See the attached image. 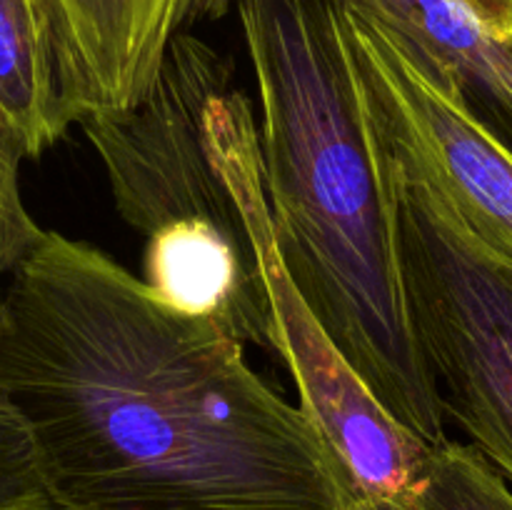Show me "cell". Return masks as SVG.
Returning a JSON list of instances; mask_svg holds the SVG:
<instances>
[{
	"label": "cell",
	"instance_id": "6da1fadb",
	"mask_svg": "<svg viewBox=\"0 0 512 510\" xmlns=\"http://www.w3.org/2000/svg\"><path fill=\"white\" fill-rule=\"evenodd\" d=\"M0 315V393L60 510L350 505L338 455L245 345L95 245L43 230Z\"/></svg>",
	"mask_w": 512,
	"mask_h": 510
},
{
	"label": "cell",
	"instance_id": "7a4b0ae2",
	"mask_svg": "<svg viewBox=\"0 0 512 510\" xmlns=\"http://www.w3.org/2000/svg\"><path fill=\"white\" fill-rule=\"evenodd\" d=\"M230 8L258 85L280 258L383 408L440 445L448 440L443 398L413 328L388 153L343 8L330 0H198L195 18Z\"/></svg>",
	"mask_w": 512,
	"mask_h": 510
},
{
	"label": "cell",
	"instance_id": "3957f363",
	"mask_svg": "<svg viewBox=\"0 0 512 510\" xmlns=\"http://www.w3.org/2000/svg\"><path fill=\"white\" fill-rule=\"evenodd\" d=\"M230 80V58L180 30L138 105L78 125L103 163L115 210L143 235V283L173 308L273 353L258 245L205 133V108Z\"/></svg>",
	"mask_w": 512,
	"mask_h": 510
},
{
	"label": "cell",
	"instance_id": "277c9868",
	"mask_svg": "<svg viewBox=\"0 0 512 510\" xmlns=\"http://www.w3.org/2000/svg\"><path fill=\"white\" fill-rule=\"evenodd\" d=\"M205 133L258 245L273 310V355L293 378L303 413L338 455L350 485V505L410 508L428 480L435 445L383 408L290 278L275 245L263 180L260 123L255 120L253 100L235 80L220 85L210 98Z\"/></svg>",
	"mask_w": 512,
	"mask_h": 510
},
{
	"label": "cell",
	"instance_id": "5b68a950",
	"mask_svg": "<svg viewBox=\"0 0 512 510\" xmlns=\"http://www.w3.org/2000/svg\"><path fill=\"white\" fill-rule=\"evenodd\" d=\"M388 163L410 315L445 415L512 480V268L423 178Z\"/></svg>",
	"mask_w": 512,
	"mask_h": 510
},
{
	"label": "cell",
	"instance_id": "8992f818",
	"mask_svg": "<svg viewBox=\"0 0 512 510\" xmlns=\"http://www.w3.org/2000/svg\"><path fill=\"white\" fill-rule=\"evenodd\" d=\"M350 48L385 150L423 178L488 253L512 268V145L433 60L345 10Z\"/></svg>",
	"mask_w": 512,
	"mask_h": 510
},
{
	"label": "cell",
	"instance_id": "52a82bcc",
	"mask_svg": "<svg viewBox=\"0 0 512 510\" xmlns=\"http://www.w3.org/2000/svg\"><path fill=\"white\" fill-rule=\"evenodd\" d=\"M70 120L123 113L158 80L183 28L168 0H40Z\"/></svg>",
	"mask_w": 512,
	"mask_h": 510
},
{
	"label": "cell",
	"instance_id": "ba28073f",
	"mask_svg": "<svg viewBox=\"0 0 512 510\" xmlns=\"http://www.w3.org/2000/svg\"><path fill=\"white\" fill-rule=\"evenodd\" d=\"M378 23L460 85L475 113L512 145V45L483 30L460 0H330Z\"/></svg>",
	"mask_w": 512,
	"mask_h": 510
},
{
	"label": "cell",
	"instance_id": "9c48e42d",
	"mask_svg": "<svg viewBox=\"0 0 512 510\" xmlns=\"http://www.w3.org/2000/svg\"><path fill=\"white\" fill-rule=\"evenodd\" d=\"M0 125L23 160H38L73 125L40 0H0Z\"/></svg>",
	"mask_w": 512,
	"mask_h": 510
},
{
	"label": "cell",
	"instance_id": "30bf717a",
	"mask_svg": "<svg viewBox=\"0 0 512 510\" xmlns=\"http://www.w3.org/2000/svg\"><path fill=\"white\" fill-rule=\"evenodd\" d=\"M345 510H512L508 478L473 443L435 445L428 480L410 508L353 503Z\"/></svg>",
	"mask_w": 512,
	"mask_h": 510
},
{
	"label": "cell",
	"instance_id": "8fae6325",
	"mask_svg": "<svg viewBox=\"0 0 512 510\" xmlns=\"http://www.w3.org/2000/svg\"><path fill=\"white\" fill-rule=\"evenodd\" d=\"M0 510H60L45 488L28 425L0 393Z\"/></svg>",
	"mask_w": 512,
	"mask_h": 510
},
{
	"label": "cell",
	"instance_id": "7c38bea8",
	"mask_svg": "<svg viewBox=\"0 0 512 510\" xmlns=\"http://www.w3.org/2000/svg\"><path fill=\"white\" fill-rule=\"evenodd\" d=\"M20 163L23 155L0 125V275L13 273L15 265L43 235V228L25 208L23 190H20ZM0 313H3V290H0Z\"/></svg>",
	"mask_w": 512,
	"mask_h": 510
},
{
	"label": "cell",
	"instance_id": "4fadbf2b",
	"mask_svg": "<svg viewBox=\"0 0 512 510\" xmlns=\"http://www.w3.org/2000/svg\"><path fill=\"white\" fill-rule=\"evenodd\" d=\"M483 30L500 43L512 45V0H460Z\"/></svg>",
	"mask_w": 512,
	"mask_h": 510
},
{
	"label": "cell",
	"instance_id": "5bb4252c",
	"mask_svg": "<svg viewBox=\"0 0 512 510\" xmlns=\"http://www.w3.org/2000/svg\"><path fill=\"white\" fill-rule=\"evenodd\" d=\"M195 3H198V0H168V5L175 10V13H178V18L183 20V23L193 20Z\"/></svg>",
	"mask_w": 512,
	"mask_h": 510
}]
</instances>
